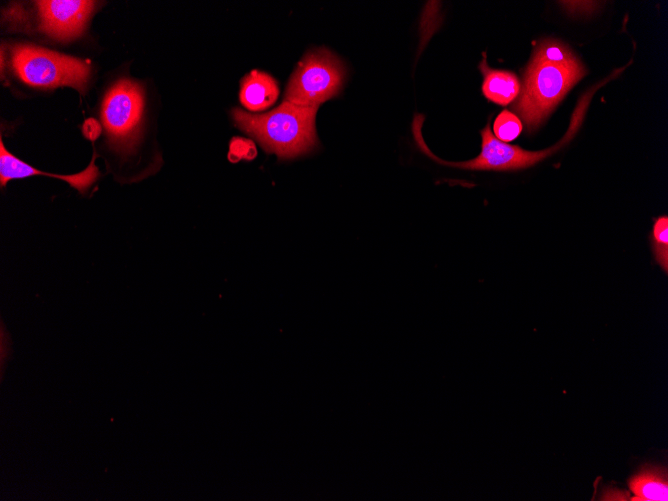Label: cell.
<instances>
[{
    "mask_svg": "<svg viewBox=\"0 0 668 501\" xmlns=\"http://www.w3.org/2000/svg\"><path fill=\"white\" fill-rule=\"evenodd\" d=\"M629 487L635 495L633 500H668L667 477L661 468L647 467L642 469L630 479Z\"/></svg>",
    "mask_w": 668,
    "mask_h": 501,
    "instance_id": "8fae6325",
    "label": "cell"
},
{
    "mask_svg": "<svg viewBox=\"0 0 668 501\" xmlns=\"http://www.w3.org/2000/svg\"><path fill=\"white\" fill-rule=\"evenodd\" d=\"M256 156V149L251 140L244 138H233L230 142L229 159L235 157L234 161L242 157L253 159Z\"/></svg>",
    "mask_w": 668,
    "mask_h": 501,
    "instance_id": "5bb4252c",
    "label": "cell"
},
{
    "mask_svg": "<svg viewBox=\"0 0 668 501\" xmlns=\"http://www.w3.org/2000/svg\"><path fill=\"white\" fill-rule=\"evenodd\" d=\"M41 27L51 37L69 41L84 30L96 2L83 0L38 1Z\"/></svg>",
    "mask_w": 668,
    "mask_h": 501,
    "instance_id": "52a82bcc",
    "label": "cell"
},
{
    "mask_svg": "<svg viewBox=\"0 0 668 501\" xmlns=\"http://www.w3.org/2000/svg\"><path fill=\"white\" fill-rule=\"evenodd\" d=\"M140 86L128 79L116 82L104 97L102 121L111 144L128 151L134 145L143 113Z\"/></svg>",
    "mask_w": 668,
    "mask_h": 501,
    "instance_id": "8992f818",
    "label": "cell"
},
{
    "mask_svg": "<svg viewBox=\"0 0 668 501\" xmlns=\"http://www.w3.org/2000/svg\"><path fill=\"white\" fill-rule=\"evenodd\" d=\"M596 88L588 90L581 97L576 109L572 115L570 126L565 136L550 148L540 151H528L520 146L510 145L497 139L487 124L481 130L482 144L481 152L475 158L462 162H448L436 157L424 143L420 134L421 121L416 118L413 124V134L419 148L434 161L451 167L469 169V170H494V171H514L529 168L544 160L548 156L558 151L563 145L567 144L578 131L591 97Z\"/></svg>",
    "mask_w": 668,
    "mask_h": 501,
    "instance_id": "3957f363",
    "label": "cell"
},
{
    "mask_svg": "<svg viewBox=\"0 0 668 501\" xmlns=\"http://www.w3.org/2000/svg\"><path fill=\"white\" fill-rule=\"evenodd\" d=\"M96 152L94 150L90 164L79 173L71 175H57L46 173L35 169L28 163L20 160L11 154L0 141V184L4 187L10 180L31 177L34 175H47L67 182L71 187L81 194L85 195L88 189L96 182L100 176L98 167L95 164Z\"/></svg>",
    "mask_w": 668,
    "mask_h": 501,
    "instance_id": "ba28073f",
    "label": "cell"
},
{
    "mask_svg": "<svg viewBox=\"0 0 668 501\" xmlns=\"http://www.w3.org/2000/svg\"><path fill=\"white\" fill-rule=\"evenodd\" d=\"M585 73L582 63L563 43L546 40L539 44L513 106L529 131L543 122Z\"/></svg>",
    "mask_w": 668,
    "mask_h": 501,
    "instance_id": "6da1fadb",
    "label": "cell"
},
{
    "mask_svg": "<svg viewBox=\"0 0 668 501\" xmlns=\"http://www.w3.org/2000/svg\"><path fill=\"white\" fill-rule=\"evenodd\" d=\"M478 67L483 75L482 91L488 100L506 106L518 96L521 86L514 73L491 69L485 54Z\"/></svg>",
    "mask_w": 668,
    "mask_h": 501,
    "instance_id": "30bf717a",
    "label": "cell"
},
{
    "mask_svg": "<svg viewBox=\"0 0 668 501\" xmlns=\"http://www.w3.org/2000/svg\"><path fill=\"white\" fill-rule=\"evenodd\" d=\"M279 94L276 80L266 72L253 70L241 80L240 101L251 111H261L272 106Z\"/></svg>",
    "mask_w": 668,
    "mask_h": 501,
    "instance_id": "9c48e42d",
    "label": "cell"
},
{
    "mask_svg": "<svg viewBox=\"0 0 668 501\" xmlns=\"http://www.w3.org/2000/svg\"><path fill=\"white\" fill-rule=\"evenodd\" d=\"M651 249L655 262L667 272L668 270V217L655 219L650 234Z\"/></svg>",
    "mask_w": 668,
    "mask_h": 501,
    "instance_id": "7c38bea8",
    "label": "cell"
},
{
    "mask_svg": "<svg viewBox=\"0 0 668 501\" xmlns=\"http://www.w3.org/2000/svg\"><path fill=\"white\" fill-rule=\"evenodd\" d=\"M11 65L21 80L36 87L70 86L84 93L90 76L86 61L28 44L13 46Z\"/></svg>",
    "mask_w": 668,
    "mask_h": 501,
    "instance_id": "277c9868",
    "label": "cell"
},
{
    "mask_svg": "<svg viewBox=\"0 0 668 501\" xmlns=\"http://www.w3.org/2000/svg\"><path fill=\"white\" fill-rule=\"evenodd\" d=\"M318 108L284 100L277 108L263 114L234 108L232 117L235 125L255 138L267 152L289 159L307 154L317 146L315 116Z\"/></svg>",
    "mask_w": 668,
    "mask_h": 501,
    "instance_id": "7a4b0ae2",
    "label": "cell"
},
{
    "mask_svg": "<svg viewBox=\"0 0 668 501\" xmlns=\"http://www.w3.org/2000/svg\"><path fill=\"white\" fill-rule=\"evenodd\" d=\"M494 136L502 142L516 139L522 131L520 119L508 110H503L493 124Z\"/></svg>",
    "mask_w": 668,
    "mask_h": 501,
    "instance_id": "4fadbf2b",
    "label": "cell"
},
{
    "mask_svg": "<svg viewBox=\"0 0 668 501\" xmlns=\"http://www.w3.org/2000/svg\"><path fill=\"white\" fill-rule=\"evenodd\" d=\"M345 67L330 50L322 47L309 51L296 66L284 94V100L305 107L319 105L341 90Z\"/></svg>",
    "mask_w": 668,
    "mask_h": 501,
    "instance_id": "5b68a950",
    "label": "cell"
}]
</instances>
